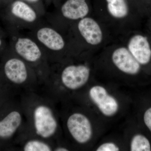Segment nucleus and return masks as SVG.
<instances>
[{
  "mask_svg": "<svg viewBox=\"0 0 151 151\" xmlns=\"http://www.w3.org/2000/svg\"><path fill=\"white\" fill-rule=\"evenodd\" d=\"M77 29L86 43L92 45L100 44L103 39V34L100 25L95 20L85 17L78 20Z\"/></svg>",
  "mask_w": 151,
  "mask_h": 151,
  "instance_id": "obj_11",
  "label": "nucleus"
},
{
  "mask_svg": "<svg viewBox=\"0 0 151 151\" xmlns=\"http://www.w3.org/2000/svg\"><path fill=\"white\" fill-rule=\"evenodd\" d=\"M22 150L24 151H54L55 145L40 138L22 135Z\"/></svg>",
  "mask_w": 151,
  "mask_h": 151,
  "instance_id": "obj_13",
  "label": "nucleus"
},
{
  "mask_svg": "<svg viewBox=\"0 0 151 151\" xmlns=\"http://www.w3.org/2000/svg\"><path fill=\"white\" fill-rule=\"evenodd\" d=\"M14 48L17 55L34 70L43 86L50 74V63L39 44L31 36H20L15 40Z\"/></svg>",
  "mask_w": 151,
  "mask_h": 151,
  "instance_id": "obj_2",
  "label": "nucleus"
},
{
  "mask_svg": "<svg viewBox=\"0 0 151 151\" xmlns=\"http://www.w3.org/2000/svg\"><path fill=\"white\" fill-rule=\"evenodd\" d=\"M108 13L114 18L122 19L127 16L129 6L127 0H105Z\"/></svg>",
  "mask_w": 151,
  "mask_h": 151,
  "instance_id": "obj_14",
  "label": "nucleus"
},
{
  "mask_svg": "<svg viewBox=\"0 0 151 151\" xmlns=\"http://www.w3.org/2000/svg\"><path fill=\"white\" fill-rule=\"evenodd\" d=\"M8 0H0V3L1 4H6Z\"/></svg>",
  "mask_w": 151,
  "mask_h": 151,
  "instance_id": "obj_20",
  "label": "nucleus"
},
{
  "mask_svg": "<svg viewBox=\"0 0 151 151\" xmlns=\"http://www.w3.org/2000/svg\"><path fill=\"white\" fill-rule=\"evenodd\" d=\"M65 129L73 142L84 145L92 139L94 135L91 120L86 114L74 111L68 115L65 121Z\"/></svg>",
  "mask_w": 151,
  "mask_h": 151,
  "instance_id": "obj_5",
  "label": "nucleus"
},
{
  "mask_svg": "<svg viewBox=\"0 0 151 151\" xmlns=\"http://www.w3.org/2000/svg\"><path fill=\"white\" fill-rule=\"evenodd\" d=\"M46 2H48L53 3V4L56 7L59 5V4L60 3V1L61 0H45Z\"/></svg>",
  "mask_w": 151,
  "mask_h": 151,
  "instance_id": "obj_19",
  "label": "nucleus"
},
{
  "mask_svg": "<svg viewBox=\"0 0 151 151\" xmlns=\"http://www.w3.org/2000/svg\"><path fill=\"white\" fill-rule=\"evenodd\" d=\"M88 95L91 102L105 117L112 118L119 113V101L104 86L93 85L88 90Z\"/></svg>",
  "mask_w": 151,
  "mask_h": 151,
  "instance_id": "obj_6",
  "label": "nucleus"
},
{
  "mask_svg": "<svg viewBox=\"0 0 151 151\" xmlns=\"http://www.w3.org/2000/svg\"><path fill=\"white\" fill-rule=\"evenodd\" d=\"M63 18L70 21L79 20L87 17L89 7L87 0H65L56 7Z\"/></svg>",
  "mask_w": 151,
  "mask_h": 151,
  "instance_id": "obj_10",
  "label": "nucleus"
},
{
  "mask_svg": "<svg viewBox=\"0 0 151 151\" xmlns=\"http://www.w3.org/2000/svg\"><path fill=\"white\" fill-rule=\"evenodd\" d=\"M22 104L27 119L24 135L40 138L56 145L59 143L61 128L55 101L50 95L37 91L24 92Z\"/></svg>",
  "mask_w": 151,
  "mask_h": 151,
  "instance_id": "obj_1",
  "label": "nucleus"
},
{
  "mask_svg": "<svg viewBox=\"0 0 151 151\" xmlns=\"http://www.w3.org/2000/svg\"><path fill=\"white\" fill-rule=\"evenodd\" d=\"M12 15L23 28L35 27L40 23V14L32 6L22 0H12L7 4Z\"/></svg>",
  "mask_w": 151,
  "mask_h": 151,
  "instance_id": "obj_7",
  "label": "nucleus"
},
{
  "mask_svg": "<svg viewBox=\"0 0 151 151\" xmlns=\"http://www.w3.org/2000/svg\"><path fill=\"white\" fill-rule=\"evenodd\" d=\"M127 1H131V0H127Z\"/></svg>",
  "mask_w": 151,
  "mask_h": 151,
  "instance_id": "obj_22",
  "label": "nucleus"
},
{
  "mask_svg": "<svg viewBox=\"0 0 151 151\" xmlns=\"http://www.w3.org/2000/svg\"><path fill=\"white\" fill-rule=\"evenodd\" d=\"M4 70L9 81L22 87L23 92L37 91L41 85L34 70L18 55L6 61Z\"/></svg>",
  "mask_w": 151,
  "mask_h": 151,
  "instance_id": "obj_4",
  "label": "nucleus"
},
{
  "mask_svg": "<svg viewBox=\"0 0 151 151\" xmlns=\"http://www.w3.org/2000/svg\"><path fill=\"white\" fill-rule=\"evenodd\" d=\"M12 0H8L6 4ZM26 2L32 6L40 14L44 13V6L43 0H22Z\"/></svg>",
  "mask_w": 151,
  "mask_h": 151,
  "instance_id": "obj_17",
  "label": "nucleus"
},
{
  "mask_svg": "<svg viewBox=\"0 0 151 151\" xmlns=\"http://www.w3.org/2000/svg\"><path fill=\"white\" fill-rule=\"evenodd\" d=\"M120 148L117 144L113 142H105L101 144L96 148L97 151H119Z\"/></svg>",
  "mask_w": 151,
  "mask_h": 151,
  "instance_id": "obj_16",
  "label": "nucleus"
},
{
  "mask_svg": "<svg viewBox=\"0 0 151 151\" xmlns=\"http://www.w3.org/2000/svg\"><path fill=\"white\" fill-rule=\"evenodd\" d=\"M129 148L131 151H151V143L145 135L136 134L131 139Z\"/></svg>",
  "mask_w": 151,
  "mask_h": 151,
  "instance_id": "obj_15",
  "label": "nucleus"
},
{
  "mask_svg": "<svg viewBox=\"0 0 151 151\" xmlns=\"http://www.w3.org/2000/svg\"><path fill=\"white\" fill-rule=\"evenodd\" d=\"M2 44V41L1 39L0 38V47L1 46Z\"/></svg>",
  "mask_w": 151,
  "mask_h": 151,
  "instance_id": "obj_21",
  "label": "nucleus"
},
{
  "mask_svg": "<svg viewBox=\"0 0 151 151\" xmlns=\"http://www.w3.org/2000/svg\"><path fill=\"white\" fill-rule=\"evenodd\" d=\"M27 124L26 117L22 105L20 110L11 111L0 121V138L8 139L19 131L23 134L26 129Z\"/></svg>",
  "mask_w": 151,
  "mask_h": 151,
  "instance_id": "obj_8",
  "label": "nucleus"
},
{
  "mask_svg": "<svg viewBox=\"0 0 151 151\" xmlns=\"http://www.w3.org/2000/svg\"><path fill=\"white\" fill-rule=\"evenodd\" d=\"M111 60L119 70L127 75H137L140 71V64L126 47L116 49L112 53Z\"/></svg>",
  "mask_w": 151,
  "mask_h": 151,
  "instance_id": "obj_9",
  "label": "nucleus"
},
{
  "mask_svg": "<svg viewBox=\"0 0 151 151\" xmlns=\"http://www.w3.org/2000/svg\"><path fill=\"white\" fill-rule=\"evenodd\" d=\"M144 123L151 133V107L147 109L143 115Z\"/></svg>",
  "mask_w": 151,
  "mask_h": 151,
  "instance_id": "obj_18",
  "label": "nucleus"
},
{
  "mask_svg": "<svg viewBox=\"0 0 151 151\" xmlns=\"http://www.w3.org/2000/svg\"><path fill=\"white\" fill-rule=\"evenodd\" d=\"M141 65L148 64L151 60V48L147 38L140 35L132 36L129 40L128 48Z\"/></svg>",
  "mask_w": 151,
  "mask_h": 151,
  "instance_id": "obj_12",
  "label": "nucleus"
},
{
  "mask_svg": "<svg viewBox=\"0 0 151 151\" xmlns=\"http://www.w3.org/2000/svg\"><path fill=\"white\" fill-rule=\"evenodd\" d=\"M30 36L39 44L50 64L58 62L59 54L65 49V41L57 28L40 23L32 30Z\"/></svg>",
  "mask_w": 151,
  "mask_h": 151,
  "instance_id": "obj_3",
  "label": "nucleus"
}]
</instances>
